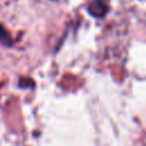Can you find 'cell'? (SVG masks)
<instances>
[{
    "instance_id": "cell-2",
    "label": "cell",
    "mask_w": 146,
    "mask_h": 146,
    "mask_svg": "<svg viewBox=\"0 0 146 146\" xmlns=\"http://www.w3.org/2000/svg\"><path fill=\"white\" fill-rule=\"evenodd\" d=\"M0 42L5 44H10V36L1 24H0Z\"/></svg>"
},
{
    "instance_id": "cell-1",
    "label": "cell",
    "mask_w": 146,
    "mask_h": 146,
    "mask_svg": "<svg viewBox=\"0 0 146 146\" xmlns=\"http://www.w3.org/2000/svg\"><path fill=\"white\" fill-rule=\"evenodd\" d=\"M89 11L91 15L96 17H102L107 11V5L104 2V0H94L90 3Z\"/></svg>"
}]
</instances>
